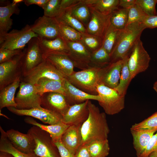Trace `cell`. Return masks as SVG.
Wrapping results in <instances>:
<instances>
[{"label": "cell", "mask_w": 157, "mask_h": 157, "mask_svg": "<svg viewBox=\"0 0 157 157\" xmlns=\"http://www.w3.org/2000/svg\"><path fill=\"white\" fill-rule=\"evenodd\" d=\"M63 83L65 96L70 106L80 104L88 100H95L98 102L101 100L99 95H93L85 92L72 85L66 78Z\"/></svg>", "instance_id": "cell-20"}, {"label": "cell", "mask_w": 157, "mask_h": 157, "mask_svg": "<svg viewBox=\"0 0 157 157\" xmlns=\"http://www.w3.org/2000/svg\"><path fill=\"white\" fill-rule=\"evenodd\" d=\"M88 117L81 128L82 144H87L94 140L107 139L110 132L105 113L100 112L90 100L88 101Z\"/></svg>", "instance_id": "cell-1"}, {"label": "cell", "mask_w": 157, "mask_h": 157, "mask_svg": "<svg viewBox=\"0 0 157 157\" xmlns=\"http://www.w3.org/2000/svg\"><path fill=\"white\" fill-rule=\"evenodd\" d=\"M101 68L91 67L80 71H74L66 78L80 90L90 94L97 95V87L100 83Z\"/></svg>", "instance_id": "cell-3"}, {"label": "cell", "mask_w": 157, "mask_h": 157, "mask_svg": "<svg viewBox=\"0 0 157 157\" xmlns=\"http://www.w3.org/2000/svg\"><path fill=\"white\" fill-rule=\"evenodd\" d=\"M24 121L28 124L37 126L48 133L53 141L60 139L63 134L70 126L62 122L54 124L45 125L38 122L30 116L26 117Z\"/></svg>", "instance_id": "cell-26"}, {"label": "cell", "mask_w": 157, "mask_h": 157, "mask_svg": "<svg viewBox=\"0 0 157 157\" xmlns=\"http://www.w3.org/2000/svg\"><path fill=\"white\" fill-rule=\"evenodd\" d=\"M145 28L142 23H134L127 25L122 30L117 44L110 55V63L123 60L129 56Z\"/></svg>", "instance_id": "cell-2"}, {"label": "cell", "mask_w": 157, "mask_h": 157, "mask_svg": "<svg viewBox=\"0 0 157 157\" xmlns=\"http://www.w3.org/2000/svg\"><path fill=\"white\" fill-rule=\"evenodd\" d=\"M49 0H23V2L27 6L35 4L44 8Z\"/></svg>", "instance_id": "cell-50"}, {"label": "cell", "mask_w": 157, "mask_h": 157, "mask_svg": "<svg viewBox=\"0 0 157 157\" xmlns=\"http://www.w3.org/2000/svg\"><path fill=\"white\" fill-rule=\"evenodd\" d=\"M89 8L91 16L86 27L87 33L103 39L110 25V15H105L95 10Z\"/></svg>", "instance_id": "cell-15"}, {"label": "cell", "mask_w": 157, "mask_h": 157, "mask_svg": "<svg viewBox=\"0 0 157 157\" xmlns=\"http://www.w3.org/2000/svg\"><path fill=\"white\" fill-rule=\"evenodd\" d=\"M15 98L16 108L29 109L41 106L42 96L38 93L34 85L22 81Z\"/></svg>", "instance_id": "cell-8"}, {"label": "cell", "mask_w": 157, "mask_h": 157, "mask_svg": "<svg viewBox=\"0 0 157 157\" xmlns=\"http://www.w3.org/2000/svg\"><path fill=\"white\" fill-rule=\"evenodd\" d=\"M128 9L119 8L113 11L110 15V25L117 29L122 30L127 25Z\"/></svg>", "instance_id": "cell-33"}, {"label": "cell", "mask_w": 157, "mask_h": 157, "mask_svg": "<svg viewBox=\"0 0 157 157\" xmlns=\"http://www.w3.org/2000/svg\"><path fill=\"white\" fill-rule=\"evenodd\" d=\"M24 82L35 84L42 78H47L63 81L66 78L50 62L43 61L31 70L24 72Z\"/></svg>", "instance_id": "cell-9"}, {"label": "cell", "mask_w": 157, "mask_h": 157, "mask_svg": "<svg viewBox=\"0 0 157 157\" xmlns=\"http://www.w3.org/2000/svg\"><path fill=\"white\" fill-rule=\"evenodd\" d=\"M44 59L40 48L38 38L31 39L24 51L21 67L24 72L29 71L42 63Z\"/></svg>", "instance_id": "cell-12"}, {"label": "cell", "mask_w": 157, "mask_h": 157, "mask_svg": "<svg viewBox=\"0 0 157 157\" xmlns=\"http://www.w3.org/2000/svg\"><path fill=\"white\" fill-rule=\"evenodd\" d=\"M157 0H136L135 4L148 16L157 15Z\"/></svg>", "instance_id": "cell-42"}, {"label": "cell", "mask_w": 157, "mask_h": 157, "mask_svg": "<svg viewBox=\"0 0 157 157\" xmlns=\"http://www.w3.org/2000/svg\"><path fill=\"white\" fill-rule=\"evenodd\" d=\"M155 83H157V81H156Z\"/></svg>", "instance_id": "cell-56"}, {"label": "cell", "mask_w": 157, "mask_h": 157, "mask_svg": "<svg viewBox=\"0 0 157 157\" xmlns=\"http://www.w3.org/2000/svg\"><path fill=\"white\" fill-rule=\"evenodd\" d=\"M157 131L148 129H130L133 138V147L138 157L144 152L152 136Z\"/></svg>", "instance_id": "cell-24"}, {"label": "cell", "mask_w": 157, "mask_h": 157, "mask_svg": "<svg viewBox=\"0 0 157 157\" xmlns=\"http://www.w3.org/2000/svg\"><path fill=\"white\" fill-rule=\"evenodd\" d=\"M148 129L157 130V112L138 123L132 126L130 129Z\"/></svg>", "instance_id": "cell-41"}, {"label": "cell", "mask_w": 157, "mask_h": 157, "mask_svg": "<svg viewBox=\"0 0 157 157\" xmlns=\"http://www.w3.org/2000/svg\"><path fill=\"white\" fill-rule=\"evenodd\" d=\"M7 108L10 112L16 115L30 116L49 125L56 124L62 122L63 116L61 115L42 106L25 110L19 109L13 107Z\"/></svg>", "instance_id": "cell-10"}, {"label": "cell", "mask_w": 157, "mask_h": 157, "mask_svg": "<svg viewBox=\"0 0 157 157\" xmlns=\"http://www.w3.org/2000/svg\"><path fill=\"white\" fill-rule=\"evenodd\" d=\"M154 151H157V131L152 136L144 152L139 157H150Z\"/></svg>", "instance_id": "cell-45"}, {"label": "cell", "mask_w": 157, "mask_h": 157, "mask_svg": "<svg viewBox=\"0 0 157 157\" xmlns=\"http://www.w3.org/2000/svg\"><path fill=\"white\" fill-rule=\"evenodd\" d=\"M24 51L22 54L12 59L0 63V90L19 76L18 71L21 67V60Z\"/></svg>", "instance_id": "cell-14"}, {"label": "cell", "mask_w": 157, "mask_h": 157, "mask_svg": "<svg viewBox=\"0 0 157 157\" xmlns=\"http://www.w3.org/2000/svg\"><path fill=\"white\" fill-rule=\"evenodd\" d=\"M6 133L8 138L16 149L25 154L34 153L35 142L30 134H24L13 129L8 130Z\"/></svg>", "instance_id": "cell-16"}, {"label": "cell", "mask_w": 157, "mask_h": 157, "mask_svg": "<svg viewBox=\"0 0 157 157\" xmlns=\"http://www.w3.org/2000/svg\"><path fill=\"white\" fill-rule=\"evenodd\" d=\"M60 37L66 41L76 42L81 40L82 33L73 28L59 23Z\"/></svg>", "instance_id": "cell-39"}, {"label": "cell", "mask_w": 157, "mask_h": 157, "mask_svg": "<svg viewBox=\"0 0 157 157\" xmlns=\"http://www.w3.org/2000/svg\"><path fill=\"white\" fill-rule=\"evenodd\" d=\"M0 151L9 153L15 157H39L35 153L25 154L19 151L12 145L7 137L6 132L1 126H0Z\"/></svg>", "instance_id": "cell-31"}, {"label": "cell", "mask_w": 157, "mask_h": 157, "mask_svg": "<svg viewBox=\"0 0 157 157\" xmlns=\"http://www.w3.org/2000/svg\"><path fill=\"white\" fill-rule=\"evenodd\" d=\"M43 55L65 54L68 55L69 49L66 42L61 37L53 39L38 38Z\"/></svg>", "instance_id": "cell-22"}, {"label": "cell", "mask_w": 157, "mask_h": 157, "mask_svg": "<svg viewBox=\"0 0 157 157\" xmlns=\"http://www.w3.org/2000/svg\"><path fill=\"white\" fill-rule=\"evenodd\" d=\"M153 88L157 93V83H154V84Z\"/></svg>", "instance_id": "cell-55"}, {"label": "cell", "mask_w": 157, "mask_h": 157, "mask_svg": "<svg viewBox=\"0 0 157 157\" xmlns=\"http://www.w3.org/2000/svg\"><path fill=\"white\" fill-rule=\"evenodd\" d=\"M80 0H61L60 6L61 10L71 8L78 3Z\"/></svg>", "instance_id": "cell-49"}, {"label": "cell", "mask_w": 157, "mask_h": 157, "mask_svg": "<svg viewBox=\"0 0 157 157\" xmlns=\"http://www.w3.org/2000/svg\"><path fill=\"white\" fill-rule=\"evenodd\" d=\"M23 49L11 50L0 49V63L8 61L22 54Z\"/></svg>", "instance_id": "cell-44"}, {"label": "cell", "mask_w": 157, "mask_h": 157, "mask_svg": "<svg viewBox=\"0 0 157 157\" xmlns=\"http://www.w3.org/2000/svg\"><path fill=\"white\" fill-rule=\"evenodd\" d=\"M55 18L59 23L72 27L81 33H87L85 27L72 15L69 9L61 10Z\"/></svg>", "instance_id": "cell-30"}, {"label": "cell", "mask_w": 157, "mask_h": 157, "mask_svg": "<svg viewBox=\"0 0 157 157\" xmlns=\"http://www.w3.org/2000/svg\"><path fill=\"white\" fill-rule=\"evenodd\" d=\"M35 144L34 152L39 157H60L58 149L50 135L33 126L28 131Z\"/></svg>", "instance_id": "cell-5"}, {"label": "cell", "mask_w": 157, "mask_h": 157, "mask_svg": "<svg viewBox=\"0 0 157 157\" xmlns=\"http://www.w3.org/2000/svg\"><path fill=\"white\" fill-rule=\"evenodd\" d=\"M86 144L92 157H106L109 154L110 148L108 139L93 140Z\"/></svg>", "instance_id": "cell-32"}, {"label": "cell", "mask_w": 157, "mask_h": 157, "mask_svg": "<svg viewBox=\"0 0 157 157\" xmlns=\"http://www.w3.org/2000/svg\"><path fill=\"white\" fill-rule=\"evenodd\" d=\"M142 23L146 28L152 29L157 28V15L146 16Z\"/></svg>", "instance_id": "cell-47"}, {"label": "cell", "mask_w": 157, "mask_h": 157, "mask_svg": "<svg viewBox=\"0 0 157 157\" xmlns=\"http://www.w3.org/2000/svg\"><path fill=\"white\" fill-rule=\"evenodd\" d=\"M66 42L69 49L68 55L75 67L82 70L90 67L91 53L81 41Z\"/></svg>", "instance_id": "cell-13"}, {"label": "cell", "mask_w": 157, "mask_h": 157, "mask_svg": "<svg viewBox=\"0 0 157 157\" xmlns=\"http://www.w3.org/2000/svg\"><path fill=\"white\" fill-rule=\"evenodd\" d=\"M129 56L124 60L119 83L114 89L120 95L125 96L128 86L133 79L128 65Z\"/></svg>", "instance_id": "cell-35"}, {"label": "cell", "mask_w": 157, "mask_h": 157, "mask_svg": "<svg viewBox=\"0 0 157 157\" xmlns=\"http://www.w3.org/2000/svg\"><path fill=\"white\" fill-rule=\"evenodd\" d=\"M42 96L41 106L58 113L63 116L67 112L70 106L65 96L58 92L47 93Z\"/></svg>", "instance_id": "cell-18"}, {"label": "cell", "mask_w": 157, "mask_h": 157, "mask_svg": "<svg viewBox=\"0 0 157 157\" xmlns=\"http://www.w3.org/2000/svg\"><path fill=\"white\" fill-rule=\"evenodd\" d=\"M81 41L91 53L102 46L103 39L87 33H82Z\"/></svg>", "instance_id": "cell-38"}, {"label": "cell", "mask_w": 157, "mask_h": 157, "mask_svg": "<svg viewBox=\"0 0 157 157\" xmlns=\"http://www.w3.org/2000/svg\"><path fill=\"white\" fill-rule=\"evenodd\" d=\"M147 15L136 4L128 9V21L127 25L134 23H142Z\"/></svg>", "instance_id": "cell-40"}, {"label": "cell", "mask_w": 157, "mask_h": 157, "mask_svg": "<svg viewBox=\"0 0 157 157\" xmlns=\"http://www.w3.org/2000/svg\"><path fill=\"white\" fill-rule=\"evenodd\" d=\"M60 0H49L43 9L44 15L49 17H56L61 10L60 6Z\"/></svg>", "instance_id": "cell-43"}, {"label": "cell", "mask_w": 157, "mask_h": 157, "mask_svg": "<svg viewBox=\"0 0 157 157\" xmlns=\"http://www.w3.org/2000/svg\"><path fill=\"white\" fill-rule=\"evenodd\" d=\"M53 141L58 149L60 157H74V154L71 152L63 144L61 138Z\"/></svg>", "instance_id": "cell-46"}, {"label": "cell", "mask_w": 157, "mask_h": 157, "mask_svg": "<svg viewBox=\"0 0 157 157\" xmlns=\"http://www.w3.org/2000/svg\"><path fill=\"white\" fill-rule=\"evenodd\" d=\"M136 0H119V6L129 9L135 4Z\"/></svg>", "instance_id": "cell-51"}, {"label": "cell", "mask_w": 157, "mask_h": 157, "mask_svg": "<svg viewBox=\"0 0 157 157\" xmlns=\"http://www.w3.org/2000/svg\"><path fill=\"white\" fill-rule=\"evenodd\" d=\"M69 9L72 15L80 21L86 28L90 19L91 13L89 8L83 0H80L78 3Z\"/></svg>", "instance_id": "cell-34"}, {"label": "cell", "mask_w": 157, "mask_h": 157, "mask_svg": "<svg viewBox=\"0 0 157 157\" xmlns=\"http://www.w3.org/2000/svg\"><path fill=\"white\" fill-rule=\"evenodd\" d=\"M38 37L27 24L20 30L13 29L0 36V49H23L31 39Z\"/></svg>", "instance_id": "cell-6"}, {"label": "cell", "mask_w": 157, "mask_h": 157, "mask_svg": "<svg viewBox=\"0 0 157 157\" xmlns=\"http://www.w3.org/2000/svg\"><path fill=\"white\" fill-rule=\"evenodd\" d=\"M150 157H157V151L152 152L150 155Z\"/></svg>", "instance_id": "cell-53"}, {"label": "cell", "mask_w": 157, "mask_h": 157, "mask_svg": "<svg viewBox=\"0 0 157 157\" xmlns=\"http://www.w3.org/2000/svg\"><path fill=\"white\" fill-rule=\"evenodd\" d=\"M43 56L44 59L50 62L66 78L74 72V64L67 55L51 54Z\"/></svg>", "instance_id": "cell-23"}, {"label": "cell", "mask_w": 157, "mask_h": 157, "mask_svg": "<svg viewBox=\"0 0 157 157\" xmlns=\"http://www.w3.org/2000/svg\"><path fill=\"white\" fill-rule=\"evenodd\" d=\"M88 100L70 106L67 112L63 116L62 122L69 126L82 124L88 117Z\"/></svg>", "instance_id": "cell-19"}, {"label": "cell", "mask_w": 157, "mask_h": 157, "mask_svg": "<svg viewBox=\"0 0 157 157\" xmlns=\"http://www.w3.org/2000/svg\"><path fill=\"white\" fill-rule=\"evenodd\" d=\"M64 81L42 78L34 85L38 93L41 96L45 93L50 92L59 93L65 95Z\"/></svg>", "instance_id": "cell-28"}, {"label": "cell", "mask_w": 157, "mask_h": 157, "mask_svg": "<svg viewBox=\"0 0 157 157\" xmlns=\"http://www.w3.org/2000/svg\"><path fill=\"white\" fill-rule=\"evenodd\" d=\"M20 76L14 82L0 90V109L10 107H17L15 95L17 88L20 84Z\"/></svg>", "instance_id": "cell-27"}, {"label": "cell", "mask_w": 157, "mask_h": 157, "mask_svg": "<svg viewBox=\"0 0 157 157\" xmlns=\"http://www.w3.org/2000/svg\"><path fill=\"white\" fill-rule=\"evenodd\" d=\"M110 63V55L102 46L91 53L90 67L101 68Z\"/></svg>", "instance_id": "cell-37"}, {"label": "cell", "mask_w": 157, "mask_h": 157, "mask_svg": "<svg viewBox=\"0 0 157 157\" xmlns=\"http://www.w3.org/2000/svg\"><path fill=\"white\" fill-rule=\"evenodd\" d=\"M59 23L55 18L43 15L39 17L31 25L32 30L39 37L53 39L61 37L59 28Z\"/></svg>", "instance_id": "cell-11"}, {"label": "cell", "mask_w": 157, "mask_h": 157, "mask_svg": "<svg viewBox=\"0 0 157 157\" xmlns=\"http://www.w3.org/2000/svg\"><path fill=\"white\" fill-rule=\"evenodd\" d=\"M122 30L115 29L110 25L105 34L102 46L110 56L117 44Z\"/></svg>", "instance_id": "cell-36"}, {"label": "cell", "mask_w": 157, "mask_h": 157, "mask_svg": "<svg viewBox=\"0 0 157 157\" xmlns=\"http://www.w3.org/2000/svg\"><path fill=\"white\" fill-rule=\"evenodd\" d=\"M89 8L105 15L119 8V0H83Z\"/></svg>", "instance_id": "cell-29"}, {"label": "cell", "mask_w": 157, "mask_h": 157, "mask_svg": "<svg viewBox=\"0 0 157 157\" xmlns=\"http://www.w3.org/2000/svg\"><path fill=\"white\" fill-rule=\"evenodd\" d=\"M23 1V0H13L12 2L13 3L17 4Z\"/></svg>", "instance_id": "cell-54"}, {"label": "cell", "mask_w": 157, "mask_h": 157, "mask_svg": "<svg viewBox=\"0 0 157 157\" xmlns=\"http://www.w3.org/2000/svg\"><path fill=\"white\" fill-rule=\"evenodd\" d=\"M150 60L151 58L140 38L134 45L128 60V65L132 79L148 69Z\"/></svg>", "instance_id": "cell-7"}, {"label": "cell", "mask_w": 157, "mask_h": 157, "mask_svg": "<svg viewBox=\"0 0 157 157\" xmlns=\"http://www.w3.org/2000/svg\"><path fill=\"white\" fill-rule=\"evenodd\" d=\"M123 62V60H119L101 68L100 83L112 88H115L119 83Z\"/></svg>", "instance_id": "cell-17"}, {"label": "cell", "mask_w": 157, "mask_h": 157, "mask_svg": "<svg viewBox=\"0 0 157 157\" xmlns=\"http://www.w3.org/2000/svg\"><path fill=\"white\" fill-rule=\"evenodd\" d=\"M18 4L12 2L7 5L0 7V36L8 32L13 24L11 18L13 14L19 15L20 9Z\"/></svg>", "instance_id": "cell-25"}, {"label": "cell", "mask_w": 157, "mask_h": 157, "mask_svg": "<svg viewBox=\"0 0 157 157\" xmlns=\"http://www.w3.org/2000/svg\"><path fill=\"white\" fill-rule=\"evenodd\" d=\"M74 157H92L86 144H82L74 154Z\"/></svg>", "instance_id": "cell-48"}, {"label": "cell", "mask_w": 157, "mask_h": 157, "mask_svg": "<svg viewBox=\"0 0 157 157\" xmlns=\"http://www.w3.org/2000/svg\"><path fill=\"white\" fill-rule=\"evenodd\" d=\"M0 157H15L12 154L6 152L0 151Z\"/></svg>", "instance_id": "cell-52"}, {"label": "cell", "mask_w": 157, "mask_h": 157, "mask_svg": "<svg viewBox=\"0 0 157 157\" xmlns=\"http://www.w3.org/2000/svg\"><path fill=\"white\" fill-rule=\"evenodd\" d=\"M98 95L101 100L99 105L107 115H113L117 114L125 107V97L120 95L115 90L102 83L97 87Z\"/></svg>", "instance_id": "cell-4"}, {"label": "cell", "mask_w": 157, "mask_h": 157, "mask_svg": "<svg viewBox=\"0 0 157 157\" xmlns=\"http://www.w3.org/2000/svg\"><path fill=\"white\" fill-rule=\"evenodd\" d=\"M82 125L69 126L61 137V140L63 144L74 154L82 144L81 132Z\"/></svg>", "instance_id": "cell-21"}]
</instances>
